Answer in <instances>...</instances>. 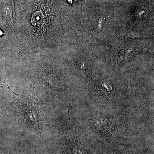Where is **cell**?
Returning a JSON list of instances; mask_svg holds the SVG:
<instances>
[{
	"label": "cell",
	"instance_id": "1",
	"mask_svg": "<svg viewBox=\"0 0 154 154\" xmlns=\"http://www.w3.org/2000/svg\"><path fill=\"white\" fill-rule=\"evenodd\" d=\"M16 114L22 123L29 129L41 133V105L33 94L23 93L12 102Z\"/></svg>",
	"mask_w": 154,
	"mask_h": 154
},
{
	"label": "cell",
	"instance_id": "2",
	"mask_svg": "<svg viewBox=\"0 0 154 154\" xmlns=\"http://www.w3.org/2000/svg\"><path fill=\"white\" fill-rule=\"evenodd\" d=\"M43 17L42 13L40 12H37L33 14L31 19L32 24L34 26H39L42 23Z\"/></svg>",
	"mask_w": 154,
	"mask_h": 154
},
{
	"label": "cell",
	"instance_id": "3",
	"mask_svg": "<svg viewBox=\"0 0 154 154\" xmlns=\"http://www.w3.org/2000/svg\"><path fill=\"white\" fill-rule=\"evenodd\" d=\"M3 34L2 31L1 30H0V36H2V35Z\"/></svg>",
	"mask_w": 154,
	"mask_h": 154
},
{
	"label": "cell",
	"instance_id": "4",
	"mask_svg": "<svg viewBox=\"0 0 154 154\" xmlns=\"http://www.w3.org/2000/svg\"><path fill=\"white\" fill-rule=\"evenodd\" d=\"M0 79H1V78H0ZM1 82H2V80L0 79V86H1H1H3ZM3 87H4V86H3Z\"/></svg>",
	"mask_w": 154,
	"mask_h": 154
}]
</instances>
